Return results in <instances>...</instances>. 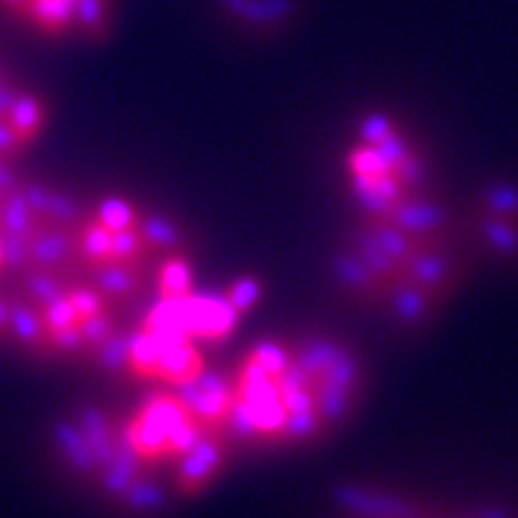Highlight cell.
<instances>
[{"label":"cell","mask_w":518,"mask_h":518,"mask_svg":"<svg viewBox=\"0 0 518 518\" xmlns=\"http://www.w3.org/2000/svg\"><path fill=\"white\" fill-rule=\"evenodd\" d=\"M154 289L156 299H178V296L191 294L196 289L191 259L183 252L164 254V259L154 270Z\"/></svg>","instance_id":"cell-8"},{"label":"cell","mask_w":518,"mask_h":518,"mask_svg":"<svg viewBox=\"0 0 518 518\" xmlns=\"http://www.w3.org/2000/svg\"><path fill=\"white\" fill-rule=\"evenodd\" d=\"M225 6L254 27H278L283 19L294 16L291 0H222Z\"/></svg>","instance_id":"cell-9"},{"label":"cell","mask_w":518,"mask_h":518,"mask_svg":"<svg viewBox=\"0 0 518 518\" xmlns=\"http://www.w3.org/2000/svg\"><path fill=\"white\" fill-rule=\"evenodd\" d=\"M93 286H96L101 294L109 299L114 307H125V304H133L138 296L146 289L154 286V270L151 265L146 267H127V265H106L98 267V270H90L85 273Z\"/></svg>","instance_id":"cell-7"},{"label":"cell","mask_w":518,"mask_h":518,"mask_svg":"<svg viewBox=\"0 0 518 518\" xmlns=\"http://www.w3.org/2000/svg\"><path fill=\"white\" fill-rule=\"evenodd\" d=\"M333 511L336 518H511L500 508H450L373 481L339 484Z\"/></svg>","instance_id":"cell-3"},{"label":"cell","mask_w":518,"mask_h":518,"mask_svg":"<svg viewBox=\"0 0 518 518\" xmlns=\"http://www.w3.org/2000/svg\"><path fill=\"white\" fill-rule=\"evenodd\" d=\"M141 230L148 238V244L154 246L156 254L183 252L185 233L172 220L162 215H141Z\"/></svg>","instance_id":"cell-10"},{"label":"cell","mask_w":518,"mask_h":518,"mask_svg":"<svg viewBox=\"0 0 518 518\" xmlns=\"http://www.w3.org/2000/svg\"><path fill=\"white\" fill-rule=\"evenodd\" d=\"M236 450H294L333 437L363 400V365L328 336L257 341L230 373Z\"/></svg>","instance_id":"cell-1"},{"label":"cell","mask_w":518,"mask_h":518,"mask_svg":"<svg viewBox=\"0 0 518 518\" xmlns=\"http://www.w3.org/2000/svg\"><path fill=\"white\" fill-rule=\"evenodd\" d=\"M8 320H11V304H8V294H0V339L8 336Z\"/></svg>","instance_id":"cell-12"},{"label":"cell","mask_w":518,"mask_h":518,"mask_svg":"<svg viewBox=\"0 0 518 518\" xmlns=\"http://www.w3.org/2000/svg\"><path fill=\"white\" fill-rule=\"evenodd\" d=\"M37 32L69 37L80 32L88 40H101L111 30L109 0H0Z\"/></svg>","instance_id":"cell-4"},{"label":"cell","mask_w":518,"mask_h":518,"mask_svg":"<svg viewBox=\"0 0 518 518\" xmlns=\"http://www.w3.org/2000/svg\"><path fill=\"white\" fill-rule=\"evenodd\" d=\"M262 291H265V286H262V281H259L257 275H241V278L230 283L222 294H225V299H228L241 315H246V312L252 310L254 304L262 299Z\"/></svg>","instance_id":"cell-11"},{"label":"cell","mask_w":518,"mask_h":518,"mask_svg":"<svg viewBox=\"0 0 518 518\" xmlns=\"http://www.w3.org/2000/svg\"><path fill=\"white\" fill-rule=\"evenodd\" d=\"M452 291L444 289H423V286H413V283H397L384 296V307L392 320L405 331H415L423 323H429L439 310H442Z\"/></svg>","instance_id":"cell-6"},{"label":"cell","mask_w":518,"mask_h":518,"mask_svg":"<svg viewBox=\"0 0 518 518\" xmlns=\"http://www.w3.org/2000/svg\"><path fill=\"white\" fill-rule=\"evenodd\" d=\"M349 191L363 217H386L402 201L429 193V164L407 135L394 127L376 143H352L344 154Z\"/></svg>","instance_id":"cell-2"},{"label":"cell","mask_w":518,"mask_h":518,"mask_svg":"<svg viewBox=\"0 0 518 518\" xmlns=\"http://www.w3.org/2000/svg\"><path fill=\"white\" fill-rule=\"evenodd\" d=\"M48 122L43 96L22 88L0 64V159L14 164L40 138Z\"/></svg>","instance_id":"cell-5"}]
</instances>
